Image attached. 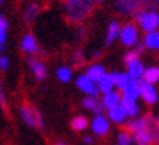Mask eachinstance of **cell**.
Returning <instances> with one entry per match:
<instances>
[{
	"instance_id": "cell-9",
	"label": "cell",
	"mask_w": 159,
	"mask_h": 145,
	"mask_svg": "<svg viewBox=\"0 0 159 145\" xmlns=\"http://www.w3.org/2000/svg\"><path fill=\"white\" fill-rule=\"evenodd\" d=\"M145 0H116V9L123 15L136 13Z\"/></svg>"
},
{
	"instance_id": "cell-23",
	"label": "cell",
	"mask_w": 159,
	"mask_h": 145,
	"mask_svg": "<svg viewBox=\"0 0 159 145\" xmlns=\"http://www.w3.org/2000/svg\"><path fill=\"white\" fill-rule=\"evenodd\" d=\"M112 78H114V85H116V88H118L120 91H123L131 81V78L129 76L127 72H114L112 73Z\"/></svg>"
},
{
	"instance_id": "cell-30",
	"label": "cell",
	"mask_w": 159,
	"mask_h": 145,
	"mask_svg": "<svg viewBox=\"0 0 159 145\" xmlns=\"http://www.w3.org/2000/svg\"><path fill=\"white\" fill-rule=\"evenodd\" d=\"M73 62H75V65H77V66H80V65L85 63V56H83L82 50H76V51H75V54H73Z\"/></svg>"
},
{
	"instance_id": "cell-33",
	"label": "cell",
	"mask_w": 159,
	"mask_h": 145,
	"mask_svg": "<svg viewBox=\"0 0 159 145\" xmlns=\"http://www.w3.org/2000/svg\"><path fill=\"white\" fill-rule=\"evenodd\" d=\"M137 59H139V53L137 51H129L124 56V62H125V65H130V63H133Z\"/></svg>"
},
{
	"instance_id": "cell-36",
	"label": "cell",
	"mask_w": 159,
	"mask_h": 145,
	"mask_svg": "<svg viewBox=\"0 0 159 145\" xmlns=\"http://www.w3.org/2000/svg\"><path fill=\"white\" fill-rule=\"evenodd\" d=\"M99 56H101V51H95L93 53V57H99Z\"/></svg>"
},
{
	"instance_id": "cell-39",
	"label": "cell",
	"mask_w": 159,
	"mask_h": 145,
	"mask_svg": "<svg viewBox=\"0 0 159 145\" xmlns=\"http://www.w3.org/2000/svg\"><path fill=\"white\" fill-rule=\"evenodd\" d=\"M158 129H159V119H158Z\"/></svg>"
},
{
	"instance_id": "cell-21",
	"label": "cell",
	"mask_w": 159,
	"mask_h": 145,
	"mask_svg": "<svg viewBox=\"0 0 159 145\" xmlns=\"http://www.w3.org/2000/svg\"><path fill=\"white\" fill-rule=\"evenodd\" d=\"M155 136H153V132L150 131V129H146V131H142V132H137L134 133V141L137 145H150L153 142Z\"/></svg>"
},
{
	"instance_id": "cell-12",
	"label": "cell",
	"mask_w": 159,
	"mask_h": 145,
	"mask_svg": "<svg viewBox=\"0 0 159 145\" xmlns=\"http://www.w3.org/2000/svg\"><path fill=\"white\" fill-rule=\"evenodd\" d=\"M121 100H123V95H121L120 92L111 91V92H108V94H104V95H102L101 104L105 110H111V109H114V107L120 106Z\"/></svg>"
},
{
	"instance_id": "cell-1",
	"label": "cell",
	"mask_w": 159,
	"mask_h": 145,
	"mask_svg": "<svg viewBox=\"0 0 159 145\" xmlns=\"http://www.w3.org/2000/svg\"><path fill=\"white\" fill-rule=\"evenodd\" d=\"M93 3L92 0H66L64 2V12L69 21L80 22L91 13Z\"/></svg>"
},
{
	"instance_id": "cell-17",
	"label": "cell",
	"mask_w": 159,
	"mask_h": 145,
	"mask_svg": "<svg viewBox=\"0 0 159 145\" xmlns=\"http://www.w3.org/2000/svg\"><path fill=\"white\" fill-rule=\"evenodd\" d=\"M105 73H107L105 68H104L102 65H99V63H93L91 66H88V69H86V75L91 78L95 84L99 82L102 78L105 76Z\"/></svg>"
},
{
	"instance_id": "cell-31",
	"label": "cell",
	"mask_w": 159,
	"mask_h": 145,
	"mask_svg": "<svg viewBox=\"0 0 159 145\" xmlns=\"http://www.w3.org/2000/svg\"><path fill=\"white\" fill-rule=\"evenodd\" d=\"M10 66V59L6 54H0V70H7Z\"/></svg>"
},
{
	"instance_id": "cell-38",
	"label": "cell",
	"mask_w": 159,
	"mask_h": 145,
	"mask_svg": "<svg viewBox=\"0 0 159 145\" xmlns=\"http://www.w3.org/2000/svg\"><path fill=\"white\" fill-rule=\"evenodd\" d=\"M2 3H3V0H0V6H2Z\"/></svg>"
},
{
	"instance_id": "cell-13",
	"label": "cell",
	"mask_w": 159,
	"mask_h": 145,
	"mask_svg": "<svg viewBox=\"0 0 159 145\" xmlns=\"http://www.w3.org/2000/svg\"><path fill=\"white\" fill-rule=\"evenodd\" d=\"M145 66H143V63L140 62L139 59L134 60L133 63L130 65H127V73H129V76L133 79V81H142L143 79V75H145Z\"/></svg>"
},
{
	"instance_id": "cell-25",
	"label": "cell",
	"mask_w": 159,
	"mask_h": 145,
	"mask_svg": "<svg viewBox=\"0 0 159 145\" xmlns=\"http://www.w3.org/2000/svg\"><path fill=\"white\" fill-rule=\"evenodd\" d=\"M143 82L146 84H156L159 81V68L158 66H150L145 70V75H143Z\"/></svg>"
},
{
	"instance_id": "cell-6",
	"label": "cell",
	"mask_w": 159,
	"mask_h": 145,
	"mask_svg": "<svg viewBox=\"0 0 159 145\" xmlns=\"http://www.w3.org/2000/svg\"><path fill=\"white\" fill-rule=\"evenodd\" d=\"M92 132L98 136H105L110 132V120L104 114H97L91 122Z\"/></svg>"
},
{
	"instance_id": "cell-8",
	"label": "cell",
	"mask_w": 159,
	"mask_h": 145,
	"mask_svg": "<svg viewBox=\"0 0 159 145\" xmlns=\"http://www.w3.org/2000/svg\"><path fill=\"white\" fill-rule=\"evenodd\" d=\"M29 69H31V72L34 75L35 81H38V82L45 81L47 76H48V69H47V66H45L41 60H38V59H35V57L29 59Z\"/></svg>"
},
{
	"instance_id": "cell-34",
	"label": "cell",
	"mask_w": 159,
	"mask_h": 145,
	"mask_svg": "<svg viewBox=\"0 0 159 145\" xmlns=\"http://www.w3.org/2000/svg\"><path fill=\"white\" fill-rule=\"evenodd\" d=\"M83 142H85L86 145H89V144L93 142V138H92V136H85V138H83Z\"/></svg>"
},
{
	"instance_id": "cell-11",
	"label": "cell",
	"mask_w": 159,
	"mask_h": 145,
	"mask_svg": "<svg viewBox=\"0 0 159 145\" xmlns=\"http://www.w3.org/2000/svg\"><path fill=\"white\" fill-rule=\"evenodd\" d=\"M20 48L26 54H37L39 51L38 41H37V38L32 34H26L22 37V40H20Z\"/></svg>"
},
{
	"instance_id": "cell-24",
	"label": "cell",
	"mask_w": 159,
	"mask_h": 145,
	"mask_svg": "<svg viewBox=\"0 0 159 145\" xmlns=\"http://www.w3.org/2000/svg\"><path fill=\"white\" fill-rule=\"evenodd\" d=\"M56 76H57V79L60 82L67 84L73 79V70H72V68H69V66H60V68L56 70Z\"/></svg>"
},
{
	"instance_id": "cell-41",
	"label": "cell",
	"mask_w": 159,
	"mask_h": 145,
	"mask_svg": "<svg viewBox=\"0 0 159 145\" xmlns=\"http://www.w3.org/2000/svg\"><path fill=\"white\" fill-rule=\"evenodd\" d=\"M158 138H159V129H158Z\"/></svg>"
},
{
	"instance_id": "cell-4",
	"label": "cell",
	"mask_w": 159,
	"mask_h": 145,
	"mask_svg": "<svg viewBox=\"0 0 159 145\" xmlns=\"http://www.w3.org/2000/svg\"><path fill=\"white\" fill-rule=\"evenodd\" d=\"M123 46L125 47H133L139 44V28L134 24H125L121 27L120 38Z\"/></svg>"
},
{
	"instance_id": "cell-27",
	"label": "cell",
	"mask_w": 159,
	"mask_h": 145,
	"mask_svg": "<svg viewBox=\"0 0 159 145\" xmlns=\"http://www.w3.org/2000/svg\"><path fill=\"white\" fill-rule=\"evenodd\" d=\"M7 28H9V22L3 15H0V44H6L7 40Z\"/></svg>"
},
{
	"instance_id": "cell-37",
	"label": "cell",
	"mask_w": 159,
	"mask_h": 145,
	"mask_svg": "<svg viewBox=\"0 0 159 145\" xmlns=\"http://www.w3.org/2000/svg\"><path fill=\"white\" fill-rule=\"evenodd\" d=\"M54 145H66L64 142H57V144H54Z\"/></svg>"
},
{
	"instance_id": "cell-20",
	"label": "cell",
	"mask_w": 159,
	"mask_h": 145,
	"mask_svg": "<svg viewBox=\"0 0 159 145\" xmlns=\"http://www.w3.org/2000/svg\"><path fill=\"white\" fill-rule=\"evenodd\" d=\"M98 88H99V92H101L102 95H104V94H108V92H111V91H114L116 85H114L112 73H105V76L98 82Z\"/></svg>"
},
{
	"instance_id": "cell-40",
	"label": "cell",
	"mask_w": 159,
	"mask_h": 145,
	"mask_svg": "<svg viewBox=\"0 0 159 145\" xmlns=\"http://www.w3.org/2000/svg\"><path fill=\"white\" fill-rule=\"evenodd\" d=\"M95 2H102V0H95Z\"/></svg>"
},
{
	"instance_id": "cell-14",
	"label": "cell",
	"mask_w": 159,
	"mask_h": 145,
	"mask_svg": "<svg viewBox=\"0 0 159 145\" xmlns=\"http://www.w3.org/2000/svg\"><path fill=\"white\" fill-rule=\"evenodd\" d=\"M121 95L123 98H127V100H137L140 98V81H133L131 79L130 84L121 91Z\"/></svg>"
},
{
	"instance_id": "cell-7",
	"label": "cell",
	"mask_w": 159,
	"mask_h": 145,
	"mask_svg": "<svg viewBox=\"0 0 159 145\" xmlns=\"http://www.w3.org/2000/svg\"><path fill=\"white\" fill-rule=\"evenodd\" d=\"M150 123H152V116L140 117V119H131V120L125 122V131L131 132V133H137V132L150 129Z\"/></svg>"
},
{
	"instance_id": "cell-32",
	"label": "cell",
	"mask_w": 159,
	"mask_h": 145,
	"mask_svg": "<svg viewBox=\"0 0 159 145\" xmlns=\"http://www.w3.org/2000/svg\"><path fill=\"white\" fill-rule=\"evenodd\" d=\"M0 107L3 110H7V100H6V95H5V89H3V84L0 81Z\"/></svg>"
},
{
	"instance_id": "cell-29",
	"label": "cell",
	"mask_w": 159,
	"mask_h": 145,
	"mask_svg": "<svg viewBox=\"0 0 159 145\" xmlns=\"http://www.w3.org/2000/svg\"><path fill=\"white\" fill-rule=\"evenodd\" d=\"M131 142H133V136H131L127 131H123L118 133L117 145H131Z\"/></svg>"
},
{
	"instance_id": "cell-18",
	"label": "cell",
	"mask_w": 159,
	"mask_h": 145,
	"mask_svg": "<svg viewBox=\"0 0 159 145\" xmlns=\"http://www.w3.org/2000/svg\"><path fill=\"white\" fill-rule=\"evenodd\" d=\"M108 111V120L112 122V123H117V125H121V123H125L127 122V114L124 113L123 107L121 106H117L111 110H107Z\"/></svg>"
},
{
	"instance_id": "cell-2",
	"label": "cell",
	"mask_w": 159,
	"mask_h": 145,
	"mask_svg": "<svg viewBox=\"0 0 159 145\" xmlns=\"http://www.w3.org/2000/svg\"><path fill=\"white\" fill-rule=\"evenodd\" d=\"M134 19L140 29H143L146 34L158 31L159 28V13L156 10H137L134 13Z\"/></svg>"
},
{
	"instance_id": "cell-15",
	"label": "cell",
	"mask_w": 159,
	"mask_h": 145,
	"mask_svg": "<svg viewBox=\"0 0 159 145\" xmlns=\"http://www.w3.org/2000/svg\"><path fill=\"white\" fill-rule=\"evenodd\" d=\"M120 31L121 27L117 21H111L108 24L107 28V34H105V46H111L117 38H120Z\"/></svg>"
},
{
	"instance_id": "cell-3",
	"label": "cell",
	"mask_w": 159,
	"mask_h": 145,
	"mask_svg": "<svg viewBox=\"0 0 159 145\" xmlns=\"http://www.w3.org/2000/svg\"><path fill=\"white\" fill-rule=\"evenodd\" d=\"M19 114H20L22 122L26 126L35 128V129H39V131L44 129V119L38 109H35L32 106H28V104H24L19 109Z\"/></svg>"
},
{
	"instance_id": "cell-16",
	"label": "cell",
	"mask_w": 159,
	"mask_h": 145,
	"mask_svg": "<svg viewBox=\"0 0 159 145\" xmlns=\"http://www.w3.org/2000/svg\"><path fill=\"white\" fill-rule=\"evenodd\" d=\"M120 106L123 107V110H124V113L127 114V117H130V119H136V117L139 116L140 107H139V104H137V101H134V100H127V98H123Z\"/></svg>"
},
{
	"instance_id": "cell-28",
	"label": "cell",
	"mask_w": 159,
	"mask_h": 145,
	"mask_svg": "<svg viewBox=\"0 0 159 145\" xmlns=\"http://www.w3.org/2000/svg\"><path fill=\"white\" fill-rule=\"evenodd\" d=\"M38 5H35V3H32V5H29L28 7H26V10H25V19L28 21V22H32V21L35 19V16L38 15Z\"/></svg>"
},
{
	"instance_id": "cell-19",
	"label": "cell",
	"mask_w": 159,
	"mask_h": 145,
	"mask_svg": "<svg viewBox=\"0 0 159 145\" xmlns=\"http://www.w3.org/2000/svg\"><path fill=\"white\" fill-rule=\"evenodd\" d=\"M82 107L85 110H89V111H93V113H97V114H102V111H104V107L99 101H98V98H92V97H86V98H83L82 100Z\"/></svg>"
},
{
	"instance_id": "cell-26",
	"label": "cell",
	"mask_w": 159,
	"mask_h": 145,
	"mask_svg": "<svg viewBox=\"0 0 159 145\" xmlns=\"http://www.w3.org/2000/svg\"><path fill=\"white\" fill-rule=\"evenodd\" d=\"M88 126H89V120H88L85 116H76L73 117L72 120V129L76 132H82L85 131Z\"/></svg>"
},
{
	"instance_id": "cell-22",
	"label": "cell",
	"mask_w": 159,
	"mask_h": 145,
	"mask_svg": "<svg viewBox=\"0 0 159 145\" xmlns=\"http://www.w3.org/2000/svg\"><path fill=\"white\" fill-rule=\"evenodd\" d=\"M143 46L149 50H159V31L148 32L143 38Z\"/></svg>"
},
{
	"instance_id": "cell-10",
	"label": "cell",
	"mask_w": 159,
	"mask_h": 145,
	"mask_svg": "<svg viewBox=\"0 0 159 145\" xmlns=\"http://www.w3.org/2000/svg\"><path fill=\"white\" fill-rule=\"evenodd\" d=\"M140 98H143V101L146 104H155L158 101V91L152 84H146L143 81H140Z\"/></svg>"
},
{
	"instance_id": "cell-35",
	"label": "cell",
	"mask_w": 159,
	"mask_h": 145,
	"mask_svg": "<svg viewBox=\"0 0 159 145\" xmlns=\"http://www.w3.org/2000/svg\"><path fill=\"white\" fill-rule=\"evenodd\" d=\"M6 51V44H0V54H5Z\"/></svg>"
},
{
	"instance_id": "cell-5",
	"label": "cell",
	"mask_w": 159,
	"mask_h": 145,
	"mask_svg": "<svg viewBox=\"0 0 159 145\" xmlns=\"http://www.w3.org/2000/svg\"><path fill=\"white\" fill-rule=\"evenodd\" d=\"M76 87L86 94L88 97H92V98H98L99 97V88H98V84H95L91 78L88 76L86 73H82L76 78Z\"/></svg>"
}]
</instances>
